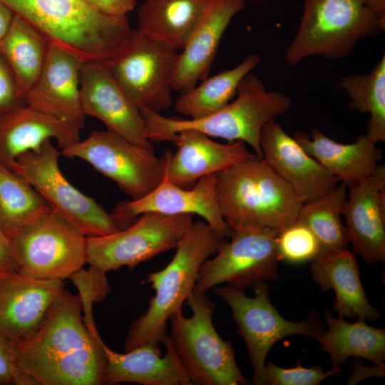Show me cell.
I'll use <instances>...</instances> for the list:
<instances>
[{
    "label": "cell",
    "instance_id": "cell-37",
    "mask_svg": "<svg viewBox=\"0 0 385 385\" xmlns=\"http://www.w3.org/2000/svg\"><path fill=\"white\" fill-rule=\"evenodd\" d=\"M0 384L38 385L22 369L15 344L0 332Z\"/></svg>",
    "mask_w": 385,
    "mask_h": 385
},
{
    "label": "cell",
    "instance_id": "cell-18",
    "mask_svg": "<svg viewBox=\"0 0 385 385\" xmlns=\"http://www.w3.org/2000/svg\"><path fill=\"white\" fill-rule=\"evenodd\" d=\"M63 289L62 280L0 274V332L14 344L31 337Z\"/></svg>",
    "mask_w": 385,
    "mask_h": 385
},
{
    "label": "cell",
    "instance_id": "cell-34",
    "mask_svg": "<svg viewBox=\"0 0 385 385\" xmlns=\"http://www.w3.org/2000/svg\"><path fill=\"white\" fill-rule=\"evenodd\" d=\"M276 247L279 261L290 265L312 262L320 253L315 235L307 225L297 220L279 230Z\"/></svg>",
    "mask_w": 385,
    "mask_h": 385
},
{
    "label": "cell",
    "instance_id": "cell-24",
    "mask_svg": "<svg viewBox=\"0 0 385 385\" xmlns=\"http://www.w3.org/2000/svg\"><path fill=\"white\" fill-rule=\"evenodd\" d=\"M80 130L27 105L0 118V163L11 169L16 158L54 139L61 150L80 140Z\"/></svg>",
    "mask_w": 385,
    "mask_h": 385
},
{
    "label": "cell",
    "instance_id": "cell-10",
    "mask_svg": "<svg viewBox=\"0 0 385 385\" xmlns=\"http://www.w3.org/2000/svg\"><path fill=\"white\" fill-rule=\"evenodd\" d=\"M61 152L51 140L38 150L19 156L11 170L29 182L56 212L86 237L103 236L121 229L113 215L73 186L58 165Z\"/></svg>",
    "mask_w": 385,
    "mask_h": 385
},
{
    "label": "cell",
    "instance_id": "cell-36",
    "mask_svg": "<svg viewBox=\"0 0 385 385\" xmlns=\"http://www.w3.org/2000/svg\"><path fill=\"white\" fill-rule=\"evenodd\" d=\"M341 368L324 371L320 365L307 368L298 361L292 368H282L269 361L265 365L263 381L270 385H319L324 379L337 374Z\"/></svg>",
    "mask_w": 385,
    "mask_h": 385
},
{
    "label": "cell",
    "instance_id": "cell-3",
    "mask_svg": "<svg viewBox=\"0 0 385 385\" xmlns=\"http://www.w3.org/2000/svg\"><path fill=\"white\" fill-rule=\"evenodd\" d=\"M291 98L279 91H267L255 74L247 73L240 82L237 98L222 109L197 119L165 117L146 108H140L145 123V136L150 141L171 142L183 130H195L209 137L228 142L242 141L255 155L262 157L260 136L262 127L286 113Z\"/></svg>",
    "mask_w": 385,
    "mask_h": 385
},
{
    "label": "cell",
    "instance_id": "cell-30",
    "mask_svg": "<svg viewBox=\"0 0 385 385\" xmlns=\"http://www.w3.org/2000/svg\"><path fill=\"white\" fill-rule=\"evenodd\" d=\"M260 62V56L252 53L235 67L205 78L199 85L180 93L175 103V109L190 119L202 118L222 109L237 94L244 76Z\"/></svg>",
    "mask_w": 385,
    "mask_h": 385
},
{
    "label": "cell",
    "instance_id": "cell-14",
    "mask_svg": "<svg viewBox=\"0 0 385 385\" xmlns=\"http://www.w3.org/2000/svg\"><path fill=\"white\" fill-rule=\"evenodd\" d=\"M278 232L257 226L233 229L231 240L202 265L193 291L206 293L222 284L244 289L260 281L277 280Z\"/></svg>",
    "mask_w": 385,
    "mask_h": 385
},
{
    "label": "cell",
    "instance_id": "cell-41",
    "mask_svg": "<svg viewBox=\"0 0 385 385\" xmlns=\"http://www.w3.org/2000/svg\"><path fill=\"white\" fill-rule=\"evenodd\" d=\"M16 272L18 271L13 258L10 240L0 229V274Z\"/></svg>",
    "mask_w": 385,
    "mask_h": 385
},
{
    "label": "cell",
    "instance_id": "cell-17",
    "mask_svg": "<svg viewBox=\"0 0 385 385\" xmlns=\"http://www.w3.org/2000/svg\"><path fill=\"white\" fill-rule=\"evenodd\" d=\"M260 145L265 163L304 203L324 196L339 181L274 120L262 127Z\"/></svg>",
    "mask_w": 385,
    "mask_h": 385
},
{
    "label": "cell",
    "instance_id": "cell-4",
    "mask_svg": "<svg viewBox=\"0 0 385 385\" xmlns=\"http://www.w3.org/2000/svg\"><path fill=\"white\" fill-rule=\"evenodd\" d=\"M225 242L205 221L192 222L178 242L169 264L147 276L146 281L155 294L147 310L130 324L125 351L144 344L159 345L164 342L170 317L182 310L183 303L193 292L202 265Z\"/></svg>",
    "mask_w": 385,
    "mask_h": 385
},
{
    "label": "cell",
    "instance_id": "cell-22",
    "mask_svg": "<svg viewBox=\"0 0 385 385\" xmlns=\"http://www.w3.org/2000/svg\"><path fill=\"white\" fill-rule=\"evenodd\" d=\"M246 0H210L185 46L179 53L173 91L186 92L208 76L224 32Z\"/></svg>",
    "mask_w": 385,
    "mask_h": 385
},
{
    "label": "cell",
    "instance_id": "cell-20",
    "mask_svg": "<svg viewBox=\"0 0 385 385\" xmlns=\"http://www.w3.org/2000/svg\"><path fill=\"white\" fill-rule=\"evenodd\" d=\"M82 63L71 53L51 44L42 71L25 96L26 105L83 129L86 115L80 86Z\"/></svg>",
    "mask_w": 385,
    "mask_h": 385
},
{
    "label": "cell",
    "instance_id": "cell-1",
    "mask_svg": "<svg viewBox=\"0 0 385 385\" xmlns=\"http://www.w3.org/2000/svg\"><path fill=\"white\" fill-rule=\"evenodd\" d=\"M103 343L86 327L79 296L63 289L38 330L14 344L23 370L38 385H101Z\"/></svg>",
    "mask_w": 385,
    "mask_h": 385
},
{
    "label": "cell",
    "instance_id": "cell-23",
    "mask_svg": "<svg viewBox=\"0 0 385 385\" xmlns=\"http://www.w3.org/2000/svg\"><path fill=\"white\" fill-rule=\"evenodd\" d=\"M166 352L161 356L159 345L148 343L125 353L111 349L104 342L106 359L104 384L121 382L143 385H192L190 376L174 349L170 337L163 342Z\"/></svg>",
    "mask_w": 385,
    "mask_h": 385
},
{
    "label": "cell",
    "instance_id": "cell-2",
    "mask_svg": "<svg viewBox=\"0 0 385 385\" xmlns=\"http://www.w3.org/2000/svg\"><path fill=\"white\" fill-rule=\"evenodd\" d=\"M14 16L82 63L106 61L128 41L127 16L101 13L86 0H0Z\"/></svg>",
    "mask_w": 385,
    "mask_h": 385
},
{
    "label": "cell",
    "instance_id": "cell-7",
    "mask_svg": "<svg viewBox=\"0 0 385 385\" xmlns=\"http://www.w3.org/2000/svg\"><path fill=\"white\" fill-rule=\"evenodd\" d=\"M192 316L182 310L169 319L170 339L193 384H249L237 366L231 343L223 340L212 324L215 304L206 293L193 291L185 300Z\"/></svg>",
    "mask_w": 385,
    "mask_h": 385
},
{
    "label": "cell",
    "instance_id": "cell-8",
    "mask_svg": "<svg viewBox=\"0 0 385 385\" xmlns=\"http://www.w3.org/2000/svg\"><path fill=\"white\" fill-rule=\"evenodd\" d=\"M252 288V297L247 296L242 289L228 284L212 289L230 308L237 333L245 342L253 369L252 384L264 385L266 356L275 343L292 335L317 339L324 329L314 313H310L300 322L283 318L270 301L265 281L256 282Z\"/></svg>",
    "mask_w": 385,
    "mask_h": 385
},
{
    "label": "cell",
    "instance_id": "cell-29",
    "mask_svg": "<svg viewBox=\"0 0 385 385\" xmlns=\"http://www.w3.org/2000/svg\"><path fill=\"white\" fill-rule=\"evenodd\" d=\"M50 46L38 30L14 15L0 40V51L24 98L42 71Z\"/></svg>",
    "mask_w": 385,
    "mask_h": 385
},
{
    "label": "cell",
    "instance_id": "cell-11",
    "mask_svg": "<svg viewBox=\"0 0 385 385\" xmlns=\"http://www.w3.org/2000/svg\"><path fill=\"white\" fill-rule=\"evenodd\" d=\"M61 154L88 163L131 200L154 190L163 180L167 165L166 153L158 158L153 148L134 143L108 129L91 132L83 140L62 149Z\"/></svg>",
    "mask_w": 385,
    "mask_h": 385
},
{
    "label": "cell",
    "instance_id": "cell-31",
    "mask_svg": "<svg viewBox=\"0 0 385 385\" xmlns=\"http://www.w3.org/2000/svg\"><path fill=\"white\" fill-rule=\"evenodd\" d=\"M346 189L342 183L324 196L304 202L299 211L296 220L307 225L315 235L320 248L319 257L344 251L350 244L341 219Z\"/></svg>",
    "mask_w": 385,
    "mask_h": 385
},
{
    "label": "cell",
    "instance_id": "cell-21",
    "mask_svg": "<svg viewBox=\"0 0 385 385\" xmlns=\"http://www.w3.org/2000/svg\"><path fill=\"white\" fill-rule=\"evenodd\" d=\"M173 143L177 149L174 153L165 152V176L182 188L194 185L200 178L220 172L253 155L242 141L223 144L195 130L178 132Z\"/></svg>",
    "mask_w": 385,
    "mask_h": 385
},
{
    "label": "cell",
    "instance_id": "cell-38",
    "mask_svg": "<svg viewBox=\"0 0 385 385\" xmlns=\"http://www.w3.org/2000/svg\"><path fill=\"white\" fill-rule=\"evenodd\" d=\"M24 106L25 98L0 51V118Z\"/></svg>",
    "mask_w": 385,
    "mask_h": 385
},
{
    "label": "cell",
    "instance_id": "cell-33",
    "mask_svg": "<svg viewBox=\"0 0 385 385\" xmlns=\"http://www.w3.org/2000/svg\"><path fill=\"white\" fill-rule=\"evenodd\" d=\"M337 86L347 94L348 107L369 115L366 135L375 143L385 141V55L366 74L342 76Z\"/></svg>",
    "mask_w": 385,
    "mask_h": 385
},
{
    "label": "cell",
    "instance_id": "cell-40",
    "mask_svg": "<svg viewBox=\"0 0 385 385\" xmlns=\"http://www.w3.org/2000/svg\"><path fill=\"white\" fill-rule=\"evenodd\" d=\"M384 363L381 364H375L372 367H367L364 366L361 361L356 358L351 362V368L353 370V374L349 377L347 384H356L367 377H384Z\"/></svg>",
    "mask_w": 385,
    "mask_h": 385
},
{
    "label": "cell",
    "instance_id": "cell-6",
    "mask_svg": "<svg viewBox=\"0 0 385 385\" xmlns=\"http://www.w3.org/2000/svg\"><path fill=\"white\" fill-rule=\"evenodd\" d=\"M384 29L385 23L363 0H304L300 24L284 53V61L294 66L313 56L342 59L358 41Z\"/></svg>",
    "mask_w": 385,
    "mask_h": 385
},
{
    "label": "cell",
    "instance_id": "cell-32",
    "mask_svg": "<svg viewBox=\"0 0 385 385\" xmlns=\"http://www.w3.org/2000/svg\"><path fill=\"white\" fill-rule=\"evenodd\" d=\"M51 210L29 182L0 163V229L9 240Z\"/></svg>",
    "mask_w": 385,
    "mask_h": 385
},
{
    "label": "cell",
    "instance_id": "cell-12",
    "mask_svg": "<svg viewBox=\"0 0 385 385\" xmlns=\"http://www.w3.org/2000/svg\"><path fill=\"white\" fill-rule=\"evenodd\" d=\"M86 237L51 210L10 240L17 271L41 279L69 278L87 262Z\"/></svg>",
    "mask_w": 385,
    "mask_h": 385
},
{
    "label": "cell",
    "instance_id": "cell-13",
    "mask_svg": "<svg viewBox=\"0 0 385 385\" xmlns=\"http://www.w3.org/2000/svg\"><path fill=\"white\" fill-rule=\"evenodd\" d=\"M192 215L145 212L131 225L113 233L86 237L87 262L106 271L141 262L176 247L192 221Z\"/></svg>",
    "mask_w": 385,
    "mask_h": 385
},
{
    "label": "cell",
    "instance_id": "cell-26",
    "mask_svg": "<svg viewBox=\"0 0 385 385\" xmlns=\"http://www.w3.org/2000/svg\"><path fill=\"white\" fill-rule=\"evenodd\" d=\"M310 272L321 291L334 290L335 301L332 309L339 316L364 321H376L380 317V313L366 297L356 257L348 250L314 260Z\"/></svg>",
    "mask_w": 385,
    "mask_h": 385
},
{
    "label": "cell",
    "instance_id": "cell-15",
    "mask_svg": "<svg viewBox=\"0 0 385 385\" xmlns=\"http://www.w3.org/2000/svg\"><path fill=\"white\" fill-rule=\"evenodd\" d=\"M201 216L221 237H230L232 229L224 220L217 195V173L200 178L192 188L170 183L165 174L150 192L138 199L119 202L112 214L122 228L145 212Z\"/></svg>",
    "mask_w": 385,
    "mask_h": 385
},
{
    "label": "cell",
    "instance_id": "cell-19",
    "mask_svg": "<svg viewBox=\"0 0 385 385\" xmlns=\"http://www.w3.org/2000/svg\"><path fill=\"white\" fill-rule=\"evenodd\" d=\"M342 215L354 254L369 265L385 261V166L348 188Z\"/></svg>",
    "mask_w": 385,
    "mask_h": 385
},
{
    "label": "cell",
    "instance_id": "cell-5",
    "mask_svg": "<svg viewBox=\"0 0 385 385\" xmlns=\"http://www.w3.org/2000/svg\"><path fill=\"white\" fill-rule=\"evenodd\" d=\"M220 211L232 229L281 230L296 221L304 204L292 188L255 154L217 173Z\"/></svg>",
    "mask_w": 385,
    "mask_h": 385
},
{
    "label": "cell",
    "instance_id": "cell-9",
    "mask_svg": "<svg viewBox=\"0 0 385 385\" xmlns=\"http://www.w3.org/2000/svg\"><path fill=\"white\" fill-rule=\"evenodd\" d=\"M178 49L140 29L113 56L106 61L111 73L130 99L140 108L160 113L173 104V82Z\"/></svg>",
    "mask_w": 385,
    "mask_h": 385
},
{
    "label": "cell",
    "instance_id": "cell-25",
    "mask_svg": "<svg viewBox=\"0 0 385 385\" xmlns=\"http://www.w3.org/2000/svg\"><path fill=\"white\" fill-rule=\"evenodd\" d=\"M293 137L309 155L347 188L370 176L381 159L377 143L366 134L349 144L329 138L317 128L312 129L310 135L296 131Z\"/></svg>",
    "mask_w": 385,
    "mask_h": 385
},
{
    "label": "cell",
    "instance_id": "cell-35",
    "mask_svg": "<svg viewBox=\"0 0 385 385\" xmlns=\"http://www.w3.org/2000/svg\"><path fill=\"white\" fill-rule=\"evenodd\" d=\"M106 272L90 266L88 270L79 269L68 278L76 287L82 304L83 322L95 336L99 334L93 315V304L105 299L111 292Z\"/></svg>",
    "mask_w": 385,
    "mask_h": 385
},
{
    "label": "cell",
    "instance_id": "cell-39",
    "mask_svg": "<svg viewBox=\"0 0 385 385\" xmlns=\"http://www.w3.org/2000/svg\"><path fill=\"white\" fill-rule=\"evenodd\" d=\"M94 9L108 16H127L134 9L136 0H86Z\"/></svg>",
    "mask_w": 385,
    "mask_h": 385
},
{
    "label": "cell",
    "instance_id": "cell-27",
    "mask_svg": "<svg viewBox=\"0 0 385 385\" xmlns=\"http://www.w3.org/2000/svg\"><path fill=\"white\" fill-rule=\"evenodd\" d=\"M327 331L316 340L321 350L329 355L332 367L340 368L350 356L362 358L375 364H383L385 359V329L369 326L364 320L354 323L342 317L336 318L324 312Z\"/></svg>",
    "mask_w": 385,
    "mask_h": 385
},
{
    "label": "cell",
    "instance_id": "cell-43",
    "mask_svg": "<svg viewBox=\"0 0 385 385\" xmlns=\"http://www.w3.org/2000/svg\"><path fill=\"white\" fill-rule=\"evenodd\" d=\"M365 5L383 23H385V0H363Z\"/></svg>",
    "mask_w": 385,
    "mask_h": 385
},
{
    "label": "cell",
    "instance_id": "cell-28",
    "mask_svg": "<svg viewBox=\"0 0 385 385\" xmlns=\"http://www.w3.org/2000/svg\"><path fill=\"white\" fill-rule=\"evenodd\" d=\"M210 0H145L138 11V29L182 50Z\"/></svg>",
    "mask_w": 385,
    "mask_h": 385
},
{
    "label": "cell",
    "instance_id": "cell-16",
    "mask_svg": "<svg viewBox=\"0 0 385 385\" xmlns=\"http://www.w3.org/2000/svg\"><path fill=\"white\" fill-rule=\"evenodd\" d=\"M81 104L86 116L100 120L128 140L153 148L145 136L140 108L116 81L105 61L82 63L80 76Z\"/></svg>",
    "mask_w": 385,
    "mask_h": 385
},
{
    "label": "cell",
    "instance_id": "cell-42",
    "mask_svg": "<svg viewBox=\"0 0 385 385\" xmlns=\"http://www.w3.org/2000/svg\"><path fill=\"white\" fill-rule=\"evenodd\" d=\"M13 17V13L0 2V40L9 29Z\"/></svg>",
    "mask_w": 385,
    "mask_h": 385
}]
</instances>
